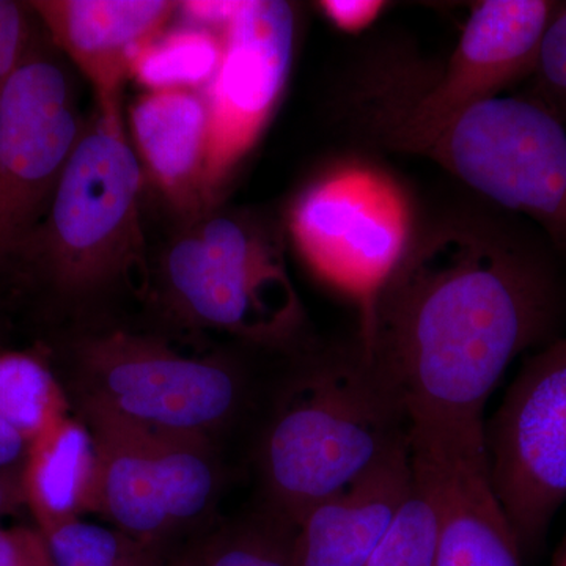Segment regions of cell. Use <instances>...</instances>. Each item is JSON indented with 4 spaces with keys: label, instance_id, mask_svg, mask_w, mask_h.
Wrapping results in <instances>:
<instances>
[{
    "label": "cell",
    "instance_id": "6da1fadb",
    "mask_svg": "<svg viewBox=\"0 0 566 566\" xmlns=\"http://www.w3.org/2000/svg\"><path fill=\"white\" fill-rule=\"evenodd\" d=\"M556 255L543 234L490 216L416 230L357 335L409 424L483 423L509 365L554 340L566 307Z\"/></svg>",
    "mask_w": 566,
    "mask_h": 566
},
{
    "label": "cell",
    "instance_id": "7a4b0ae2",
    "mask_svg": "<svg viewBox=\"0 0 566 566\" xmlns=\"http://www.w3.org/2000/svg\"><path fill=\"white\" fill-rule=\"evenodd\" d=\"M409 419L359 342L303 368L283 389L260 449L270 515L294 527L408 442Z\"/></svg>",
    "mask_w": 566,
    "mask_h": 566
},
{
    "label": "cell",
    "instance_id": "3957f363",
    "mask_svg": "<svg viewBox=\"0 0 566 566\" xmlns=\"http://www.w3.org/2000/svg\"><path fill=\"white\" fill-rule=\"evenodd\" d=\"M365 136L430 159L488 202L526 216L566 259V128L526 96H493L436 120L352 103Z\"/></svg>",
    "mask_w": 566,
    "mask_h": 566
},
{
    "label": "cell",
    "instance_id": "277c9868",
    "mask_svg": "<svg viewBox=\"0 0 566 566\" xmlns=\"http://www.w3.org/2000/svg\"><path fill=\"white\" fill-rule=\"evenodd\" d=\"M142 172L125 133L120 95L96 96L50 208L21 259L70 292H87L144 264Z\"/></svg>",
    "mask_w": 566,
    "mask_h": 566
},
{
    "label": "cell",
    "instance_id": "5b68a950",
    "mask_svg": "<svg viewBox=\"0 0 566 566\" xmlns=\"http://www.w3.org/2000/svg\"><path fill=\"white\" fill-rule=\"evenodd\" d=\"M166 281L182 315L249 340H286L303 319L281 234L251 216H214L193 227L170 249Z\"/></svg>",
    "mask_w": 566,
    "mask_h": 566
},
{
    "label": "cell",
    "instance_id": "8992f818",
    "mask_svg": "<svg viewBox=\"0 0 566 566\" xmlns=\"http://www.w3.org/2000/svg\"><path fill=\"white\" fill-rule=\"evenodd\" d=\"M289 229L305 263L352 297L360 315L403 259L416 221L408 196L389 174L352 161L304 189Z\"/></svg>",
    "mask_w": 566,
    "mask_h": 566
},
{
    "label": "cell",
    "instance_id": "52a82bcc",
    "mask_svg": "<svg viewBox=\"0 0 566 566\" xmlns=\"http://www.w3.org/2000/svg\"><path fill=\"white\" fill-rule=\"evenodd\" d=\"M80 371L81 403L181 438L212 441L243 403V376L233 365L182 356L139 335L88 340Z\"/></svg>",
    "mask_w": 566,
    "mask_h": 566
},
{
    "label": "cell",
    "instance_id": "ba28073f",
    "mask_svg": "<svg viewBox=\"0 0 566 566\" xmlns=\"http://www.w3.org/2000/svg\"><path fill=\"white\" fill-rule=\"evenodd\" d=\"M81 411L98 453L95 513L112 527L159 547L210 510L221 483L212 441L147 430L91 403Z\"/></svg>",
    "mask_w": 566,
    "mask_h": 566
},
{
    "label": "cell",
    "instance_id": "9c48e42d",
    "mask_svg": "<svg viewBox=\"0 0 566 566\" xmlns=\"http://www.w3.org/2000/svg\"><path fill=\"white\" fill-rule=\"evenodd\" d=\"M485 450L521 553H535L566 501V337L528 357L485 424Z\"/></svg>",
    "mask_w": 566,
    "mask_h": 566
},
{
    "label": "cell",
    "instance_id": "30bf717a",
    "mask_svg": "<svg viewBox=\"0 0 566 566\" xmlns=\"http://www.w3.org/2000/svg\"><path fill=\"white\" fill-rule=\"evenodd\" d=\"M547 0H485L469 14L441 71L386 63L357 82L352 98L419 120H436L469 104L501 95L532 76L539 43L556 10Z\"/></svg>",
    "mask_w": 566,
    "mask_h": 566
},
{
    "label": "cell",
    "instance_id": "8fae6325",
    "mask_svg": "<svg viewBox=\"0 0 566 566\" xmlns=\"http://www.w3.org/2000/svg\"><path fill=\"white\" fill-rule=\"evenodd\" d=\"M81 133L69 76L32 44L0 92V268L31 243Z\"/></svg>",
    "mask_w": 566,
    "mask_h": 566
},
{
    "label": "cell",
    "instance_id": "7c38bea8",
    "mask_svg": "<svg viewBox=\"0 0 566 566\" xmlns=\"http://www.w3.org/2000/svg\"><path fill=\"white\" fill-rule=\"evenodd\" d=\"M294 39V11L281 0H241L223 29L221 63L203 95L208 111L207 208L273 118L292 70Z\"/></svg>",
    "mask_w": 566,
    "mask_h": 566
},
{
    "label": "cell",
    "instance_id": "4fadbf2b",
    "mask_svg": "<svg viewBox=\"0 0 566 566\" xmlns=\"http://www.w3.org/2000/svg\"><path fill=\"white\" fill-rule=\"evenodd\" d=\"M409 452L438 502L434 566H523L516 536L491 486L485 423L409 424Z\"/></svg>",
    "mask_w": 566,
    "mask_h": 566
},
{
    "label": "cell",
    "instance_id": "5bb4252c",
    "mask_svg": "<svg viewBox=\"0 0 566 566\" xmlns=\"http://www.w3.org/2000/svg\"><path fill=\"white\" fill-rule=\"evenodd\" d=\"M409 436L345 490L312 506L294 526V566H367L412 486Z\"/></svg>",
    "mask_w": 566,
    "mask_h": 566
},
{
    "label": "cell",
    "instance_id": "9a60e30c",
    "mask_svg": "<svg viewBox=\"0 0 566 566\" xmlns=\"http://www.w3.org/2000/svg\"><path fill=\"white\" fill-rule=\"evenodd\" d=\"M29 9L55 46L87 77L96 96H111L120 95L133 52L169 28L178 2L36 0Z\"/></svg>",
    "mask_w": 566,
    "mask_h": 566
},
{
    "label": "cell",
    "instance_id": "2e32d148",
    "mask_svg": "<svg viewBox=\"0 0 566 566\" xmlns=\"http://www.w3.org/2000/svg\"><path fill=\"white\" fill-rule=\"evenodd\" d=\"M136 150L164 196L178 210H207L203 197L208 111L188 88L153 91L129 111Z\"/></svg>",
    "mask_w": 566,
    "mask_h": 566
},
{
    "label": "cell",
    "instance_id": "e0dca14e",
    "mask_svg": "<svg viewBox=\"0 0 566 566\" xmlns=\"http://www.w3.org/2000/svg\"><path fill=\"white\" fill-rule=\"evenodd\" d=\"M96 483L98 453L84 420L69 415L32 439L22 486L36 527L95 513Z\"/></svg>",
    "mask_w": 566,
    "mask_h": 566
},
{
    "label": "cell",
    "instance_id": "ac0fdd59",
    "mask_svg": "<svg viewBox=\"0 0 566 566\" xmlns=\"http://www.w3.org/2000/svg\"><path fill=\"white\" fill-rule=\"evenodd\" d=\"M223 51L222 32L186 24L145 41L129 59V76L150 91L210 84Z\"/></svg>",
    "mask_w": 566,
    "mask_h": 566
},
{
    "label": "cell",
    "instance_id": "d6986e66",
    "mask_svg": "<svg viewBox=\"0 0 566 566\" xmlns=\"http://www.w3.org/2000/svg\"><path fill=\"white\" fill-rule=\"evenodd\" d=\"M69 401L50 367L32 353H0V417L29 442L69 416Z\"/></svg>",
    "mask_w": 566,
    "mask_h": 566
},
{
    "label": "cell",
    "instance_id": "ffe728a7",
    "mask_svg": "<svg viewBox=\"0 0 566 566\" xmlns=\"http://www.w3.org/2000/svg\"><path fill=\"white\" fill-rule=\"evenodd\" d=\"M54 566H167L159 547L82 517L40 528Z\"/></svg>",
    "mask_w": 566,
    "mask_h": 566
},
{
    "label": "cell",
    "instance_id": "44dd1931",
    "mask_svg": "<svg viewBox=\"0 0 566 566\" xmlns=\"http://www.w3.org/2000/svg\"><path fill=\"white\" fill-rule=\"evenodd\" d=\"M412 463V461H411ZM412 486L367 566H434L439 509L430 482L412 465Z\"/></svg>",
    "mask_w": 566,
    "mask_h": 566
},
{
    "label": "cell",
    "instance_id": "7402d4cb",
    "mask_svg": "<svg viewBox=\"0 0 566 566\" xmlns=\"http://www.w3.org/2000/svg\"><path fill=\"white\" fill-rule=\"evenodd\" d=\"M294 527L266 513L219 532L197 549L200 566H294Z\"/></svg>",
    "mask_w": 566,
    "mask_h": 566
},
{
    "label": "cell",
    "instance_id": "603a6c76",
    "mask_svg": "<svg viewBox=\"0 0 566 566\" xmlns=\"http://www.w3.org/2000/svg\"><path fill=\"white\" fill-rule=\"evenodd\" d=\"M526 98L545 107L566 128V2L557 3L539 43Z\"/></svg>",
    "mask_w": 566,
    "mask_h": 566
},
{
    "label": "cell",
    "instance_id": "cb8c5ba5",
    "mask_svg": "<svg viewBox=\"0 0 566 566\" xmlns=\"http://www.w3.org/2000/svg\"><path fill=\"white\" fill-rule=\"evenodd\" d=\"M22 3L0 0V92L31 50V28Z\"/></svg>",
    "mask_w": 566,
    "mask_h": 566
},
{
    "label": "cell",
    "instance_id": "d4e9b609",
    "mask_svg": "<svg viewBox=\"0 0 566 566\" xmlns=\"http://www.w3.org/2000/svg\"><path fill=\"white\" fill-rule=\"evenodd\" d=\"M0 566H54L39 527H0Z\"/></svg>",
    "mask_w": 566,
    "mask_h": 566
},
{
    "label": "cell",
    "instance_id": "484cf974",
    "mask_svg": "<svg viewBox=\"0 0 566 566\" xmlns=\"http://www.w3.org/2000/svg\"><path fill=\"white\" fill-rule=\"evenodd\" d=\"M318 6L324 18L345 33L364 32L387 9L381 0H324Z\"/></svg>",
    "mask_w": 566,
    "mask_h": 566
},
{
    "label": "cell",
    "instance_id": "4316f807",
    "mask_svg": "<svg viewBox=\"0 0 566 566\" xmlns=\"http://www.w3.org/2000/svg\"><path fill=\"white\" fill-rule=\"evenodd\" d=\"M240 6L241 0H188L178 2V11L188 24L222 32L233 20Z\"/></svg>",
    "mask_w": 566,
    "mask_h": 566
},
{
    "label": "cell",
    "instance_id": "83f0119b",
    "mask_svg": "<svg viewBox=\"0 0 566 566\" xmlns=\"http://www.w3.org/2000/svg\"><path fill=\"white\" fill-rule=\"evenodd\" d=\"M31 442L0 417V471L24 468Z\"/></svg>",
    "mask_w": 566,
    "mask_h": 566
},
{
    "label": "cell",
    "instance_id": "f1b7e54d",
    "mask_svg": "<svg viewBox=\"0 0 566 566\" xmlns=\"http://www.w3.org/2000/svg\"><path fill=\"white\" fill-rule=\"evenodd\" d=\"M25 505L22 469L0 471V520Z\"/></svg>",
    "mask_w": 566,
    "mask_h": 566
},
{
    "label": "cell",
    "instance_id": "f546056e",
    "mask_svg": "<svg viewBox=\"0 0 566 566\" xmlns=\"http://www.w3.org/2000/svg\"><path fill=\"white\" fill-rule=\"evenodd\" d=\"M167 566H200L197 551H193V553L182 554V556L174 558V560H169V565Z\"/></svg>",
    "mask_w": 566,
    "mask_h": 566
},
{
    "label": "cell",
    "instance_id": "4dcf8cb0",
    "mask_svg": "<svg viewBox=\"0 0 566 566\" xmlns=\"http://www.w3.org/2000/svg\"><path fill=\"white\" fill-rule=\"evenodd\" d=\"M553 566H566V536L564 543H562L560 549H558Z\"/></svg>",
    "mask_w": 566,
    "mask_h": 566
}]
</instances>
